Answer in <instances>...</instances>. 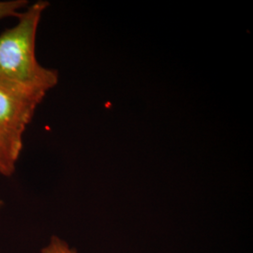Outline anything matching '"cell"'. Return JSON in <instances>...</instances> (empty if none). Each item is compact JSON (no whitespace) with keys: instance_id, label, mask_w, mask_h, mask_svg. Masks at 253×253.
I'll list each match as a JSON object with an SVG mask.
<instances>
[{"instance_id":"cell-1","label":"cell","mask_w":253,"mask_h":253,"mask_svg":"<svg viewBox=\"0 0 253 253\" xmlns=\"http://www.w3.org/2000/svg\"><path fill=\"white\" fill-rule=\"evenodd\" d=\"M46 1H38L21 11L14 27L0 34V78L47 93L58 81V73L38 62L37 30Z\"/></svg>"},{"instance_id":"cell-2","label":"cell","mask_w":253,"mask_h":253,"mask_svg":"<svg viewBox=\"0 0 253 253\" xmlns=\"http://www.w3.org/2000/svg\"><path fill=\"white\" fill-rule=\"evenodd\" d=\"M46 93L0 78V126L23 138Z\"/></svg>"},{"instance_id":"cell-3","label":"cell","mask_w":253,"mask_h":253,"mask_svg":"<svg viewBox=\"0 0 253 253\" xmlns=\"http://www.w3.org/2000/svg\"><path fill=\"white\" fill-rule=\"evenodd\" d=\"M22 149L23 138L0 126V174L8 177L13 174Z\"/></svg>"},{"instance_id":"cell-4","label":"cell","mask_w":253,"mask_h":253,"mask_svg":"<svg viewBox=\"0 0 253 253\" xmlns=\"http://www.w3.org/2000/svg\"><path fill=\"white\" fill-rule=\"evenodd\" d=\"M28 3L26 0H6L0 1V20L10 17L18 16L20 10L25 8Z\"/></svg>"},{"instance_id":"cell-5","label":"cell","mask_w":253,"mask_h":253,"mask_svg":"<svg viewBox=\"0 0 253 253\" xmlns=\"http://www.w3.org/2000/svg\"><path fill=\"white\" fill-rule=\"evenodd\" d=\"M41 253H79L73 250L63 239L58 236H52L49 242L42 248Z\"/></svg>"}]
</instances>
